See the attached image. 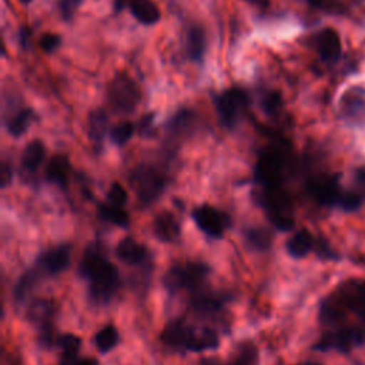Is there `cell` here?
<instances>
[{
    "instance_id": "1",
    "label": "cell",
    "mask_w": 365,
    "mask_h": 365,
    "mask_svg": "<svg viewBox=\"0 0 365 365\" xmlns=\"http://www.w3.org/2000/svg\"><path fill=\"white\" fill-rule=\"evenodd\" d=\"M80 275L88 279L90 297L96 302L110 301L120 287L118 269L103 254L97 244H91L78 265Z\"/></svg>"
},
{
    "instance_id": "2",
    "label": "cell",
    "mask_w": 365,
    "mask_h": 365,
    "mask_svg": "<svg viewBox=\"0 0 365 365\" xmlns=\"http://www.w3.org/2000/svg\"><path fill=\"white\" fill-rule=\"evenodd\" d=\"M210 268L204 262H185L168 268L163 277V284L170 292L181 289H197L207 278Z\"/></svg>"
},
{
    "instance_id": "3",
    "label": "cell",
    "mask_w": 365,
    "mask_h": 365,
    "mask_svg": "<svg viewBox=\"0 0 365 365\" xmlns=\"http://www.w3.org/2000/svg\"><path fill=\"white\" fill-rule=\"evenodd\" d=\"M107 97L111 108L118 114H130L140 103V88L127 74H117L108 84Z\"/></svg>"
},
{
    "instance_id": "4",
    "label": "cell",
    "mask_w": 365,
    "mask_h": 365,
    "mask_svg": "<svg viewBox=\"0 0 365 365\" xmlns=\"http://www.w3.org/2000/svg\"><path fill=\"white\" fill-rule=\"evenodd\" d=\"M250 97L240 87H231L214 97V106L221 124L227 128H234L240 123L247 110Z\"/></svg>"
},
{
    "instance_id": "5",
    "label": "cell",
    "mask_w": 365,
    "mask_h": 365,
    "mask_svg": "<svg viewBox=\"0 0 365 365\" xmlns=\"http://www.w3.org/2000/svg\"><path fill=\"white\" fill-rule=\"evenodd\" d=\"M365 344V328L362 327H344L329 331L321 336L314 345L317 351H336L346 354Z\"/></svg>"
},
{
    "instance_id": "6",
    "label": "cell",
    "mask_w": 365,
    "mask_h": 365,
    "mask_svg": "<svg viewBox=\"0 0 365 365\" xmlns=\"http://www.w3.org/2000/svg\"><path fill=\"white\" fill-rule=\"evenodd\" d=\"M285 164L284 151L278 147H268L265 148L255 165L254 175L255 180L267 188L279 187L282 181V168Z\"/></svg>"
},
{
    "instance_id": "7",
    "label": "cell",
    "mask_w": 365,
    "mask_h": 365,
    "mask_svg": "<svg viewBox=\"0 0 365 365\" xmlns=\"http://www.w3.org/2000/svg\"><path fill=\"white\" fill-rule=\"evenodd\" d=\"M133 181L138 198L144 204L155 201L164 190L165 180L163 174L151 165H141L134 171Z\"/></svg>"
},
{
    "instance_id": "8",
    "label": "cell",
    "mask_w": 365,
    "mask_h": 365,
    "mask_svg": "<svg viewBox=\"0 0 365 365\" xmlns=\"http://www.w3.org/2000/svg\"><path fill=\"white\" fill-rule=\"evenodd\" d=\"M191 215L197 227L212 238H221L225 227L228 225V217L211 205L197 207L192 210Z\"/></svg>"
},
{
    "instance_id": "9",
    "label": "cell",
    "mask_w": 365,
    "mask_h": 365,
    "mask_svg": "<svg viewBox=\"0 0 365 365\" xmlns=\"http://www.w3.org/2000/svg\"><path fill=\"white\" fill-rule=\"evenodd\" d=\"M342 117L352 124L365 123V87L354 86L344 91L339 100Z\"/></svg>"
},
{
    "instance_id": "10",
    "label": "cell",
    "mask_w": 365,
    "mask_h": 365,
    "mask_svg": "<svg viewBox=\"0 0 365 365\" xmlns=\"http://www.w3.org/2000/svg\"><path fill=\"white\" fill-rule=\"evenodd\" d=\"M308 190L314 200L322 205H339L344 190H341L335 175H317L311 178Z\"/></svg>"
},
{
    "instance_id": "11",
    "label": "cell",
    "mask_w": 365,
    "mask_h": 365,
    "mask_svg": "<svg viewBox=\"0 0 365 365\" xmlns=\"http://www.w3.org/2000/svg\"><path fill=\"white\" fill-rule=\"evenodd\" d=\"M314 46L319 58L327 64H335L342 54L341 37L331 27H325L315 34Z\"/></svg>"
},
{
    "instance_id": "12",
    "label": "cell",
    "mask_w": 365,
    "mask_h": 365,
    "mask_svg": "<svg viewBox=\"0 0 365 365\" xmlns=\"http://www.w3.org/2000/svg\"><path fill=\"white\" fill-rule=\"evenodd\" d=\"M348 312H354L365 324V279L362 281H346L338 289Z\"/></svg>"
},
{
    "instance_id": "13",
    "label": "cell",
    "mask_w": 365,
    "mask_h": 365,
    "mask_svg": "<svg viewBox=\"0 0 365 365\" xmlns=\"http://www.w3.org/2000/svg\"><path fill=\"white\" fill-rule=\"evenodd\" d=\"M70 264V247L67 245H57L44 251L38 259L36 267L47 275H56L67 268Z\"/></svg>"
},
{
    "instance_id": "14",
    "label": "cell",
    "mask_w": 365,
    "mask_h": 365,
    "mask_svg": "<svg viewBox=\"0 0 365 365\" xmlns=\"http://www.w3.org/2000/svg\"><path fill=\"white\" fill-rule=\"evenodd\" d=\"M33 120H34V113L27 107L10 106V110L6 111V115H4L6 128L9 134L13 137H20L21 134H24Z\"/></svg>"
},
{
    "instance_id": "15",
    "label": "cell",
    "mask_w": 365,
    "mask_h": 365,
    "mask_svg": "<svg viewBox=\"0 0 365 365\" xmlns=\"http://www.w3.org/2000/svg\"><path fill=\"white\" fill-rule=\"evenodd\" d=\"M115 255L124 264L140 265L147 259L148 252L143 244H140L131 237H125L117 244Z\"/></svg>"
},
{
    "instance_id": "16",
    "label": "cell",
    "mask_w": 365,
    "mask_h": 365,
    "mask_svg": "<svg viewBox=\"0 0 365 365\" xmlns=\"http://www.w3.org/2000/svg\"><path fill=\"white\" fill-rule=\"evenodd\" d=\"M153 231L157 240L163 242H171L178 238L181 227L174 214L168 211L160 212L153 224Z\"/></svg>"
},
{
    "instance_id": "17",
    "label": "cell",
    "mask_w": 365,
    "mask_h": 365,
    "mask_svg": "<svg viewBox=\"0 0 365 365\" xmlns=\"http://www.w3.org/2000/svg\"><path fill=\"white\" fill-rule=\"evenodd\" d=\"M348 314L341 297L336 291L325 297L319 307V321L325 325H334L345 318Z\"/></svg>"
},
{
    "instance_id": "18",
    "label": "cell",
    "mask_w": 365,
    "mask_h": 365,
    "mask_svg": "<svg viewBox=\"0 0 365 365\" xmlns=\"http://www.w3.org/2000/svg\"><path fill=\"white\" fill-rule=\"evenodd\" d=\"M185 51L190 60L201 63L205 53V33L198 24H191L185 31Z\"/></svg>"
},
{
    "instance_id": "19",
    "label": "cell",
    "mask_w": 365,
    "mask_h": 365,
    "mask_svg": "<svg viewBox=\"0 0 365 365\" xmlns=\"http://www.w3.org/2000/svg\"><path fill=\"white\" fill-rule=\"evenodd\" d=\"M191 328L184 324L181 319H174L165 325L163 332L160 334L161 341L173 348H185Z\"/></svg>"
},
{
    "instance_id": "20",
    "label": "cell",
    "mask_w": 365,
    "mask_h": 365,
    "mask_svg": "<svg viewBox=\"0 0 365 365\" xmlns=\"http://www.w3.org/2000/svg\"><path fill=\"white\" fill-rule=\"evenodd\" d=\"M220 345V338L217 332L211 328H201V329H192L190 332L185 349L201 352L207 349H215Z\"/></svg>"
},
{
    "instance_id": "21",
    "label": "cell",
    "mask_w": 365,
    "mask_h": 365,
    "mask_svg": "<svg viewBox=\"0 0 365 365\" xmlns=\"http://www.w3.org/2000/svg\"><path fill=\"white\" fill-rule=\"evenodd\" d=\"M128 9L134 19L145 26L155 24L161 17L158 6L153 0H128Z\"/></svg>"
},
{
    "instance_id": "22",
    "label": "cell",
    "mask_w": 365,
    "mask_h": 365,
    "mask_svg": "<svg viewBox=\"0 0 365 365\" xmlns=\"http://www.w3.org/2000/svg\"><path fill=\"white\" fill-rule=\"evenodd\" d=\"M88 138L93 143V145L98 150L103 145V141L106 138L107 130H108V117L104 113V110L97 108L93 110L88 114Z\"/></svg>"
},
{
    "instance_id": "23",
    "label": "cell",
    "mask_w": 365,
    "mask_h": 365,
    "mask_svg": "<svg viewBox=\"0 0 365 365\" xmlns=\"http://www.w3.org/2000/svg\"><path fill=\"white\" fill-rule=\"evenodd\" d=\"M70 175V163L66 155L57 154L51 157L46 165V178L60 187H66Z\"/></svg>"
},
{
    "instance_id": "24",
    "label": "cell",
    "mask_w": 365,
    "mask_h": 365,
    "mask_svg": "<svg viewBox=\"0 0 365 365\" xmlns=\"http://www.w3.org/2000/svg\"><path fill=\"white\" fill-rule=\"evenodd\" d=\"M314 247H315V238L305 228L297 231L292 237L288 238V241L285 244L287 252L294 258L305 257L308 252H311L314 250Z\"/></svg>"
},
{
    "instance_id": "25",
    "label": "cell",
    "mask_w": 365,
    "mask_h": 365,
    "mask_svg": "<svg viewBox=\"0 0 365 365\" xmlns=\"http://www.w3.org/2000/svg\"><path fill=\"white\" fill-rule=\"evenodd\" d=\"M54 314V305L47 299L33 301L26 311V317L30 324L46 329L50 325V319Z\"/></svg>"
},
{
    "instance_id": "26",
    "label": "cell",
    "mask_w": 365,
    "mask_h": 365,
    "mask_svg": "<svg viewBox=\"0 0 365 365\" xmlns=\"http://www.w3.org/2000/svg\"><path fill=\"white\" fill-rule=\"evenodd\" d=\"M44 154H46V148L40 140L30 141L23 150L21 167L29 173H34L38 168V165L43 163Z\"/></svg>"
},
{
    "instance_id": "27",
    "label": "cell",
    "mask_w": 365,
    "mask_h": 365,
    "mask_svg": "<svg viewBox=\"0 0 365 365\" xmlns=\"http://www.w3.org/2000/svg\"><path fill=\"white\" fill-rule=\"evenodd\" d=\"M259 354L258 348L252 341L240 342L230 359V365H258Z\"/></svg>"
},
{
    "instance_id": "28",
    "label": "cell",
    "mask_w": 365,
    "mask_h": 365,
    "mask_svg": "<svg viewBox=\"0 0 365 365\" xmlns=\"http://www.w3.org/2000/svg\"><path fill=\"white\" fill-rule=\"evenodd\" d=\"M41 275V271L36 267L29 269L27 272H24L19 281L16 282L14 288H13V297L16 299V302H24L26 298L29 297V294L31 292V289L34 288V285L37 284L38 278Z\"/></svg>"
},
{
    "instance_id": "29",
    "label": "cell",
    "mask_w": 365,
    "mask_h": 365,
    "mask_svg": "<svg viewBox=\"0 0 365 365\" xmlns=\"http://www.w3.org/2000/svg\"><path fill=\"white\" fill-rule=\"evenodd\" d=\"M247 245H250L255 251H265L272 244V234L264 227L248 228L244 234Z\"/></svg>"
},
{
    "instance_id": "30",
    "label": "cell",
    "mask_w": 365,
    "mask_h": 365,
    "mask_svg": "<svg viewBox=\"0 0 365 365\" xmlns=\"http://www.w3.org/2000/svg\"><path fill=\"white\" fill-rule=\"evenodd\" d=\"M195 115L192 111L190 110H180L178 113H175L170 121L167 123V131L170 135H181L184 133H187L192 124H194Z\"/></svg>"
},
{
    "instance_id": "31",
    "label": "cell",
    "mask_w": 365,
    "mask_h": 365,
    "mask_svg": "<svg viewBox=\"0 0 365 365\" xmlns=\"http://www.w3.org/2000/svg\"><path fill=\"white\" fill-rule=\"evenodd\" d=\"M97 211H98V215L100 218L114 224V225H118V227H128V222H130V217L127 214V211L123 210V207H118V205H114V204H98L97 207Z\"/></svg>"
},
{
    "instance_id": "32",
    "label": "cell",
    "mask_w": 365,
    "mask_h": 365,
    "mask_svg": "<svg viewBox=\"0 0 365 365\" xmlns=\"http://www.w3.org/2000/svg\"><path fill=\"white\" fill-rule=\"evenodd\" d=\"M224 299L218 294H197L192 298V308L200 314L215 312L221 308Z\"/></svg>"
},
{
    "instance_id": "33",
    "label": "cell",
    "mask_w": 365,
    "mask_h": 365,
    "mask_svg": "<svg viewBox=\"0 0 365 365\" xmlns=\"http://www.w3.org/2000/svg\"><path fill=\"white\" fill-rule=\"evenodd\" d=\"M118 342V331L114 325H107L101 328L96 336H94V344L100 352H108L111 351Z\"/></svg>"
},
{
    "instance_id": "34",
    "label": "cell",
    "mask_w": 365,
    "mask_h": 365,
    "mask_svg": "<svg viewBox=\"0 0 365 365\" xmlns=\"http://www.w3.org/2000/svg\"><path fill=\"white\" fill-rule=\"evenodd\" d=\"M56 344L60 348V351L63 352L64 359H73L78 354L81 339L74 334H63L57 338Z\"/></svg>"
},
{
    "instance_id": "35",
    "label": "cell",
    "mask_w": 365,
    "mask_h": 365,
    "mask_svg": "<svg viewBox=\"0 0 365 365\" xmlns=\"http://www.w3.org/2000/svg\"><path fill=\"white\" fill-rule=\"evenodd\" d=\"M135 127L133 123L130 121H121L118 124H115L111 131H110V138L114 144L117 145H124L134 134Z\"/></svg>"
},
{
    "instance_id": "36",
    "label": "cell",
    "mask_w": 365,
    "mask_h": 365,
    "mask_svg": "<svg viewBox=\"0 0 365 365\" xmlns=\"http://www.w3.org/2000/svg\"><path fill=\"white\" fill-rule=\"evenodd\" d=\"M261 108L262 111L269 115H278V113L282 108V97L278 91H267L262 97H261Z\"/></svg>"
},
{
    "instance_id": "37",
    "label": "cell",
    "mask_w": 365,
    "mask_h": 365,
    "mask_svg": "<svg viewBox=\"0 0 365 365\" xmlns=\"http://www.w3.org/2000/svg\"><path fill=\"white\" fill-rule=\"evenodd\" d=\"M107 200L110 204L123 207L127 201V191L120 182H113L107 191Z\"/></svg>"
},
{
    "instance_id": "38",
    "label": "cell",
    "mask_w": 365,
    "mask_h": 365,
    "mask_svg": "<svg viewBox=\"0 0 365 365\" xmlns=\"http://www.w3.org/2000/svg\"><path fill=\"white\" fill-rule=\"evenodd\" d=\"M362 204V195L354 191H344L341 201H339V208L345 210V211H354L356 208H359V205Z\"/></svg>"
},
{
    "instance_id": "39",
    "label": "cell",
    "mask_w": 365,
    "mask_h": 365,
    "mask_svg": "<svg viewBox=\"0 0 365 365\" xmlns=\"http://www.w3.org/2000/svg\"><path fill=\"white\" fill-rule=\"evenodd\" d=\"M84 3V0H58V10L64 20H71L77 9Z\"/></svg>"
},
{
    "instance_id": "40",
    "label": "cell",
    "mask_w": 365,
    "mask_h": 365,
    "mask_svg": "<svg viewBox=\"0 0 365 365\" xmlns=\"http://www.w3.org/2000/svg\"><path fill=\"white\" fill-rule=\"evenodd\" d=\"M61 43V38L58 34H54V33H44L41 37H40V48L44 51V53H53L58 48Z\"/></svg>"
},
{
    "instance_id": "41",
    "label": "cell",
    "mask_w": 365,
    "mask_h": 365,
    "mask_svg": "<svg viewBox=\"0 0 365 365\" xmlns=\"http://www.w3.org/2000/svg\"><path fill=\"white\" fill-rule=\"evenodd\" d=\"M137 131L143 137H151L154 133V114L150 113L141 117L137 125Z\"/></svg>"
},
{
    "instance_id": "42",
    "label": "cell",
    "mask_w": 365,
    "mask_h": 365,
    "mask_svg": "<svg viewBox=\"0 0 365 365\" xmlns=\"http://www.w3.org/2000/svg\"><path fill=\"white\" fill-rule=\"evenodd\" d=\"M315 252L325 259H335L336 258V252L331 248V245L324 240V238H318L315 240V247H314Z\"/></svg>"
},
{
    "instance_id": "43",
    "label": "cell",
    "mask_w": 365,
    "mask_h": 365,
    "mask_svg": "<svg viewBox=\"0 0 365 365\" xmlns=\"http://www.w3.org/2000/svg\"><path fill=\"white\" fill-rule=\"evenodd\" d=\"M11 175H13L11 165H10L7 161H3V164H1V171H0L1 187H3V188H6V187L11 182Z\"/></svg>"
},
{
    "instance_id": "44",
    "label": "cell",
    "mask_w": 365,
    "mask_h": 365,
    "mask_svg": "<svg viewBox=\"0 0 365 365\" xmlns=\"http://www.w3.org/2000/svg\"><path fill=\"white\" fill-rule=\"evenodd\" d=\"M63 365H100V364L94 358H81V359H78L76 356L73 359H64Z\"/></svg>"
},
{
    "instance_id": "45",
    "label": "cell",
    "mask_w": 365,
    "mask_h": 365,
    "mask_svg": "<svg viewBox=\"0 0 365 365\" xmlns=\"http://www.w3.org/2000/svg\"><path fill=\"white\" fill-rule=\"evenodd\" d=\"M355 178L359 181L362 185H365V165H361L355 170Z\"/></svg>"
},
{
    "instance_id": "46",
    "label": "cell",
    "mask_w": 365,
    "mask_h": 365,
    "mask_svg": "<svg viewBox=\"0 0 365 365\" xmlns=\"http://www.w3.org/2000/svg\"><path fill=\"white\" fill-rule=\"evenodd\" d=\"M19 38H20V44H21V47L23 48H26L27 47V38H29V33L26 31V29L24 27H21L20 29V31H19Z\"/></svg>"
},
{
    "instance_id": "47",
    "label": "cell",
    "mask_w": 365,
    "mask_h": 365,
    "mask_svg": "<svg viewBox=\"0 0 365 365\" xmlns=\"http://www.w3.org/2000/svg\"><path fill=\"white\" fill-rule=\"evenodd\" d=\"M125 4H128V0H113V10L115 13H120L125 7Z\"/></svg>"
},
{
    "instance_id": "48",
    "label": "cell",
    "mask_w": 365,
    "mask_h": 365,
    "mask_svg": "<svg viewBox=\"0 0 365 365\" xmlns=\"http://www.w3.org/2000/svg\"><path fill=\"white\" fill-rule=\"evenodd\" d=\"M201 365H220V362L215 361L214 358H207V359L201 361Z\"/></svg>"
},
{
    "instance_id": "49",
    "label": "cell",
    "mask_w": 365,
    "mask_h": 365,
    "mask_svg": "<svg viewBox=\"0 0 365 365\" xmlns=\"http://www.w3.org/2000/svg\"><path fill=\"white\" fill-rule=\"evenodd\" d=\"M245 1L257 4V6H267V3H268V0H245Z\"/></svg>"
},
{
    "instance_id": "50",
    "label": "cell",
    "mask_w": 365,
    "mask_h": 365,
    "mask_svg": "<svg viewBox=\"0 0 365 365\" xmlns=\"http://www.w3.org/2000/svg\"><path fill=\"white\" fill-rule=\"evenodd\" d=\"M304 365H321V364H318V362H314V361H308V362H305Z\"/></svg>"
},
{
    "instance_id": "51",
    "label": "cell",
    "mask_w": 365,
    "mask_h": 365,
    "mask_svg": "<svg viewBox=\"0 0 365 365\" xmlns=\"http://www.w3.org/2000/svg\"><path fill=\"white\" fill-rule=\"evenodd\" d=\"M21 4H29V3H31L33 0H19Z\"/></svg>"
}]
</instances>
